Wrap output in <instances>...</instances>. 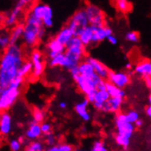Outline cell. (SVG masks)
<instances>
[{
  "label": "cell",
  "mask_w": 151,
  "mask_h": 151,
  "mask_svg": "<svg viewBox=\"0 0 151 151\" xmlns=\"http://www.w3.org/2000/svg\"><path fill=\"white\" fill-rule=\"evenodd\" d=\"M147 100H148V104H151V95L150 94L147 97Z\"/></svg>",
  "instance_id": "47"
},
{
  "label": "cell",
  "mask_w": 151,
  "mask_h": 151,
  "mask_svg": "<svg viewBox=\"0 0 151 151\" xmlns=\"http://www.w3.org/2000/svg\"><path fill=\"white\" fill-rule=\"evenodd\" d=\"M106 79H107V82L114 84L115 86L121 89H125L131 83V78L129 73L127 72H122V70H118V72L110 70Z\"/></svg>",
  "instance_id": "10"
},
{
  "label": "cell",
  "mask_w": 151,
  "mask_h": 151,
  "mask_svg": "<svg viewBox=\"0 0 151 151\" xmlns=\"http://www.w3.org/2000/svg\"><path fill=\"white\" fill-rule=\"evenodd\" d=\"M125 66H126V68H127V70H130V69L132 68V63H127Z\"/></svg>",
  "instance_id": "45"
},
{
  "label": "cell",
  "mask_w": 151,
  "mask_h": 151,
  "mask_svg": "<svg viewBox=\"0 0 151 151\" xmlns=\"http://www.w3.org/2000/svg\"><path fill=\"white\" fill-rule=\"evenodd\" d=\"M134 125H135L136 127H143L144 122H143V120H142L141 118H139V119H137V120L134 123Z\"/></svg>",
  "instance_id": "42"
},
{
  "label": "cell",
  "mask_w": 151,
  "mask_h": 151,
  "mask_svg": "<svg viewBox=\"0 0 151 151\" xmlns=\"http://www.w3.org/2000/svg\"><path fill=\"white\" fill-rule=\"evenodd\" d=\"M67 106H68V104H67V103L66 102H60V104H59V107H60V109H61V110H64V109H66L67 108Z\"/></svg>",
  "instance_id": "44"
},
{
  "label": "cell",
  "mask_w": 151,
  "mask_h": 151,
  "mask_svg": "<svg viewBox=\"0 0 151 151\" xmlns=\"http://www.w3.org/2000/svg\"><path fill=\"white\" fill-rule=\"evenodd\" d=\"M10 45V35L6 30L0 31V50H5Z\"/></svg>",
  "instance_id": "28"
},
{
  "label": "cell",
  "mask_w": 151,
  "mask_h": 151,
  "mask_svg": "<svg viewBox=\"0 0 151 151\" xmlns=\"http://www.w3.org/2000/svg\"><path fill=\"white\" fill-rule=\"evenodd\" d=\"M73 36H74V34L72 31V29H70L68 26H65L63 29H60V30H59V32L56 34V36L54 38L59 42L63 44V45L66 46Z\"/></svg>",
  "instance_id": "21"
},
{
  "label": "cell",
  "mask_w": 151,
  "mask_h": 151,
  "mask_svg": "<svg viewBox=\"0 0 151 151\" xmlns=\"http://www.w3.org/2000/svg\"><path fill=\"white\" fill-rule=\"evenodd\" d=\"M145 112H146V114L147 115V117H151V104H147V107L145 109Z\"/></svg>",
  "instance_id": "43"
},
{
  "label": "cell",
  "mask_w": 151,
  "mask_h": 151,
  "mask_svg": "<svg viewBox=\"0 0 151 151\" xmlns=\"http://www.w3.org/2000/svg\"><path fill=\"white\" fill-rule=\"evenodd\" d=\"M0 92H1V90H0Z\"/></svg>",
  "instance_id": "48"
},
{
  "label": "cell",
  "mask_w": 151,
  "mask_h": 151,
  "mask_svg": "<svg viewBox=\"0 0 151 151\" xmlns=\"http://www.w3.org/2000/svg\"><path fill=\"white\" fill-rule=\"evenodd\" d=\"M124 104L123 97H109L104 105L101 112L104 113H118Z\"/></svg>",
  "instance_id": "13"
},
{
  "label": "cell",
  "mask_w": 151,
  "mask_h": 151,
  "mask_svg": "<svg viewBox=\"0 0 151 151\" xmlns=\"http://www.w3.org/2000/svg\"><path fill=\"white\" fill-rule=\"evenodd\" d=\"M40 129H41L42 135L49 134V133H50L51 130H52V125L49 122H44L43 121L40 124Z\"/></svg>",
  "instance_id": "37"
},
{
  "label": "cell",
  "mask_w": 151,
  "mask_h": 151,
  "mask_svg": "<svg viewBox=\"0 0 151 151\" xmlns=\"http://www.w3.org/2000/svg\"><path fill=\"white\" fill-rule=\"evenodd\" d=\"M113 34V30L108 26H93V39H92V45H97L100 42L106 40L109 35Z\"/></svg>",
  "instance_id": "11"
},
{
  "label": "cell",
  "mask_w": 151,
  "mask_h": 151,
  "mask_svg": "<svg viewBox=\"0 0 151 151\" xmlns=\"http://www.w3.org/2000/svg\"><path fill=\"white\" fill-rule=\"evenodd\" d=\"M89 25L93 27H98L104 25V14L102 9L93 4H88L84 7Z\"/></svg>",
  "instance_id": "8"
},
{
  "label": "cell",
  "mask_w": 151,
  "mask_h": 151,
  "mask_svg": "<svg viewBox=\"0 0 151 151\" xmlns=\"http://www.w3.org/2000/svg\"><path fill=\"white\" fill-rule=\"evenodd\" d=\"M24 61V52L17 43L10 44L0 57V90L7 87L17 75Z\"/></svg>",
  "instance_id": "1"
},
{
  "label": "cell",
  "mask_w": 151,
  "mask_h": 151,
  "mask_svg": "<svg viewBox=\"0 0 151 151\" xmlns=\"http://www.w3.org/2000/svg\"><path fill=\"white\" fill-rule=\"evenodd\" d=\"M105 90L107 91L110 97L117 96V97H123V98H125V96H126V92L124 91V89H121L117 86H115L114 84L109 82H105Z\"/></svg>",
  "instance_id": "24"
},
{
  "label": "cell",
  "mask_w": 151,
  "mask_h": 151,
  "mask_svg": "<svg viewBox=\"0 0 151 151\" xmlns=\"http://www.w3.org/2000/svg\"><path fill=\"white\" fill-rule=\"evenodd\" d=\"M9 148L12 151H19L22 148V144L20 143V141L17 138L11 139L9 141Z\"/></svg>",
  "instance_id": "36"
},
{
  "label": "cell",
  "mask_w": 151,
  "mask_h": 151,
  "mask_svg": "<svg viewBox=\"0 0 151 151\" xmlns=\"http://www.w3.org/2000/svg\"><path fill=\"white\" fill-rule=\"evenodd\" d=\"M45 143L49 147L53 146L54 144H56V137H55V136L53 135L51 132L49 133V134L45 135Z\"/></svg>",
  "instance_id": "38"
},
{
  "label": "cell",
  "mask_w": 151,
  "mask_h": 151,
  "mask_svg": "<svg viewBox=\"0 0 151 151\" xmlns=\"http://www.w3.org/2000/svg\"><path fill=\"white\" fill-rule=\"evenodd\" d=\"M29 60L32 63V75L35 78H39L43 75L45 72V60L42 52L39 50H34L30 53Z\"/></svg>",
  "instance_id": "9"
},
{
  "label": "cell",
  "mask_w": 151,
  "mask_h": 151,
  "mask_svg": "<svg viewBox=\"0 0 151 151\" xmlns=\"http://www.w3.org/2000/svg\"><path fill=\"white\" fill-rule=\"evenodd\" d=\"M26 150L28 151H43L44 150V143L38 139L31 140L29 144L27 146Z\"/></svg>",
  "instance_id": "31"
},
{
  "label": "cell",
  "mask_w": 151,
  "mask_h": 151,
  "mask_svg": "<svg viewBox=\"0 0 151 151\" xmlns=\"http://www.w3.org/2000/svg\"><path fill=\"white\" fill-rule=\"evenodd\" d=\"M75 84L77 85L79 91L86 96V99L89 103L92 104L93 97L97 90H104L105 89V81L96 73L93 75H82L75 74L72 76Z\"/></svg>",
  "instance_id": "3"
},
{
  "label": "cell",
  "mask_w": 151,
  "mask_h": 151,
  "mask_svg": "<svg viewBox=\"0 0 151 151\" xmlns=\"http://www.w3.org/2000/svg\"><path fill=\"white\" fill-rule=\"evenodd\" d=\"M49 151H73V147L67 143H60V144H54L53 146H50L48 148Z\"/></svg>",
  "instance_id": "32"
},
{
  "label": "cell",
  "mask_w": 151,
  "mask_h": 151,
  "mask_svg": "<svg viewBox=\"0 0 151 151\" xmlns=\"http://www.w3.org/2000/svg\"><path fill=\"white\" fill-rule=\"evenodd\" d=\"M114 2L119 12L126 14L130 11L131 6L130 3L128 2V0H114Z\"/></svg>",
  "instance_id": "29"
},
{
  "label": "cell",
  "mask_w": 151,
  "mask_h": 151,
  "mask_svg": "<svg viewBox=\"0 0 151 151\" xmlns=\"http://www.w3.org/2000/svg\"><path fill=\"white\" fill-rule=\"evenodd\" d=\"M144 81H145V84L147 87V89H151V76H147L144 77Z\"/></svg>",
  "instance_id": "41"
},
{
  "label": "cell",
  "mask_w": 151,
  "mask_h": 151,
  "mask_svg": "<svg viewBox=\"0 0 151 151\" xmlns=\"http://www.w3.org/2000/svg\"><path fill=\"white\" fill-rule=\"evenodd\" d=\"M109 97H110V95L105 89H104V90H97L95 92V94L93 97V101L92 102L93 107L96 110L101 111L103 108V105L107 102Z\"/></svg>",
  "instance_id": "19"
},
{
  "label": "cell",
  "mask_w": 151,
  "mask_h": 151,
  "mask_svg": "<svg viewBox=\"0 0 151 151\" xmlns=\"http://www.w3.org/2000/svg\"><path fill=\"white\" fill-rule=\"evenodd\" d=\"M53 17H54V15H53V10L52 8L47 5L45 11H44V14L41 17V22L44 26L45 29H51L53 27Z\"/></svg>",
  "instance_id": "23"
},
{
  "label": "cell",
  "mask_w": 151,
  "mask_h": 151,
  "mask_svg": "<svg viewBox=\"0 0 151 151\" xmlns=\"http://www.w3.org/2000/svg\"><path fill=\"white\" fill-rule=\"evenodd\" d=\"M42 136L41 129H40V124L35 121H31L29 124V127L25 132V137L27 140L31 141L35 139H39Z\"/></svg>",
  "instance_id": "17"
},
{
  "label": "cell",
  "mask_w": 151,
  "mask_h": 151,
  "mask_svg": "<svg viewBox=\"0 0 151 151\" xmlns=\"http://www.w3.org/2000/svg\"><path fill=\"white\" fill-rule=\"evenodd\" d=\"M120 114L125 120H127L130 123H133V124H134L137 119L140 118L138 112H137L136 110H129L127 113H120Z\"/></svg>",
  "instance_id": "30"
},
{
  "label": "cell",
  "mask_w": 151,
  "mask_h": 151,
  "mask_svg": "<svg viewBox=\"0 0 151 151\" xmlns=\"http://www.w3.org/2000/svg\"><path fill=\"white\" fill-rule=\"evenodd\" d=\"M65 63H66V58H65L64 52L60 53V54L49 60V66L50 68H56V67L64 68Z\"/></svg>",
  "instance_id": "26"
},
{
  "label": "cell",
  "mask_w": 151,
  "mask_h": 151,
  "mask_svg": "<svg viewBox=\"0 0 151 151\" xmlns=\"http://www.w3.org/2000/svg\"><path fill=\"white\" fill-rule=\"evenodd\" d=\"M125 38L131 43H137L139 41V34L137 31H129L126 34Z\"/></svg>",
  "instance_id": "35"
},
{
  "label": "cell",
  "mask_w": 151,
  "mask_h": 151,
  "mask_svg": "<svg viewBox=\"0 0 151 151\" xmlns=\"http://www.w3.org/2000/svg\"><path fill=\"white\" fill-rule=\"evenodd\" d=\"M36 1H37V0H17V2L16 5L22 7V8H25L26 6L36 3Z\"/></svg>",
  "instance_id": "39"
},
{
  "label": "cell",
  "mask_w": 151,
  "mask_h": 151,
  "mask_svg": "<svg viewBox=\"0 0 151 151\" xmlns=\"http://www.w3.org/2000/svg\"><path fill=\"white\" fill-rule=\"evenodd\" d=\"M13 121L11 114L7 111L0 112V135L7 137L12 132Z\"/></svg>",
  "instance_id": "12"
},
{
  "label": "cell",
  "mask_w": 151,
  "mask_h": 151,
  "mask_svg": "<svg viewBox=\"0 0 151 151\" xmlns=\"http://www.w3.org/2000/svg\"><path fill=\"white\" fill-rule=\"evenodd\" d=\"M116 134L114 136V140L116 145L123 149H127L131 144V138L136 130V127L133 123H130L124 119L120 113L115 116L114 120Z\"/></svg>",
  "instance_id": "4"
},
{
  "label": "cell",
  "mask_w": 151,
  "mask_h": 151,
  "mask_svg": "<svg viewBox=\"0 0 151 151\" xmlns=\"http://www.w3.org/2000/svg\"><path fill=\"white\" fill-rule=\"evenodd\" d=\"M21 93L20 88L8 85L0 92V112L8 111L17 103Z\"/></svg>",
  "instance_id": "6"
},
{
  "label": "cell",
  "mask_w": 151,
  "mask_h": 151,
  "mask_svg": "<svg viewBox=\"0 0 151 151\" xmlns=\"http://www.w3.org/2000/svg\"><path fill=\"white\" fill-rule=\"evenodd\" d=\"M17 139H19V140L20 141V143H21L22 145H23V144L25 143V140H24V137H19L17 138Z\"/></svg>",
  "instance_id": "46"
},
{
  "label": "cell",
  "mask_w": 151,
  "mask_h": 151,
  "mask_svg": "<svg viewBox=\"0 0 151 151\" xmlns=\"http://www.w3.org/2000/svg\"><path fill=\"white\" fill-rule=\"evenodd\" d=\"M23 9L24 8L16 5L13 9L10 12H8L7 15L6 16L5 20H4L5 25L6 27H14L17 23V21H19V17H21Z\"/></svg>",
  "instance_id": "18"
},
{
  "label": "cell",
  "mask_w": 151,
  "mask_h": 151,
  "mask_svg": "<svg viewBox=\"0 0 151 151\" xmlns=\"http://www.w3.org/2000/svg\"><path fill=\"white\" fill-rule=\"evenodd\" d=\"M78 37L85 48L91 46L92 45V39H93V26L88 25L86 28L83 29L81 31V33L78 35Z\"/></svg>",
  "instance_id": "22"
},
{
  "label": "cell",
  "mask_w": 151,
  "mask_h": 151,
  "mask_svg": "<svg viewBox=\"0 0 151 151\" xmlns=\"http://www.w3.org/2000/svg\"><path fill=\"white\" fill-rule=\"evenodd\" d=\"M135 73L141 76V77H147L151 76V61L148 59H145L135 66Z\"/></svg>",
  "instance_id": "20"
},
{
  "label": "cell",
  "mask_w": 151,
  "mask_h": 151,
  "mask_svg": "<svg viewBox=\"0 0 151 151\" xmlns=\"http://www.w3.org/2000/svg\"><path fill=\"white\" fill-rule=\"evenodd\" d=\"M23 29H24V25L23 24H16L11 30L10 35V44H15L17 43L19 40H21L22 34H23Z\"/></svg>",
  "instance_id": "25"
},
{
  "label": "cell",
  "mask_w": 151,
  "mask_h": 151,
  "mask_svg": "<svg viewBox=\"0 0 151 151\" xmlns=\"http://www.w3.org/2000/svg\"><path fill=\"white\" fill-rule=\"evenodd\" d=\"M89 101L85 98L83 101L79 102L74 106V112L84 122H88L91 120V114L89 111Z\"/></svg>",
  "instance_id": "15"
},
{
  "label": "cell",
  "mask_w": 151,
  "mask_h": 151,
  "mask_svg": "<svg viewBox=\"0 0 151 151\" xmlns=\"http://www.w3.org/2000/svg\"><path fill=\"white\" fill-rule=\"evenodd\" d=\"M106 40H108V42L110 43V44H112V45H116V44L118 43V40H117V38L114 36V35H113V34H111V35H109V36L106 38Z\"/></svg>",
  "instance_id": "40"
},
{
  "label": "cell",
  "mask_w": 151,
  "mask_h": 151,
  "mask_svg": "<svg viewBox=\"0 0 151 151\" xmlns=\"http://www.w3.org/2000/svg\"><path fill=\"white\" fill-rule=\"evenodd\" d=\"M45 117H46V114L42 109L35 108L33 110V121L40 124L41 122L45 120Z\"/></svg>",
  "instance_id": "33"
},
{
  "label": "cell",
  "mask_w": 151,
  "mask_h": 151,
  "mask_svg": "<svg viewBox=\"0 0 151 151\" xmlns=\"http://www.w3.org/2000/svg\"><path fill=\"white\" fill-rule=\"evenodd\" d=\"M88 25H89L88 17H87L84 7H83L78 9L72 16L67 26L72 29L74 36H78V35L81 33V31L83 29H85Z\"/></svg>",
  "instance_id": "7"
},
{
  "label": "cell",
  "mask_w": 151,
  "mask_h": 151,
  "mask_svg": "<svg viewBox=\"0 0 151 151\" xmlns=\"http://www.w3.org/2000/svg\"><path fill=\"white\" fill-rule=\"evenodd\" d=\"M92 151H106L107 147L103 140H95L91 147Z\"/></svg>",
  "instance_id": "34"
},
{
  "label": "cell",
  "mask_w": 151,
  "mask_h": 151,
  "mask_svg": "<svg viewBox=\"0 0 151 151\" xmlns=\"http://www.w3.org/2000/svg\"><path fill=\"white\" fill-rule=\"evenodd\" d=\"M86 60L92 65V67L93 68L94 72L97 75H99L101 78H103L104 80L107 78L110 70L108 69V67H106V65H104L100 60H98L95 58H93V57H87Z\"/></svg>",
  "instance_id": "16"
},
{
  "label": "cell",
  "mask_w": 151,
  "mask_h": 151,
  "mask_svg": "<svg viewBox=\"0 0 151 151\" xmlns=\"http://www.w3.org/2000/svg\"><path fill=\"white\" fill-rule=\"evenodd\" d=\"M32 73V63L30 60H24L21 66L19 69V73L17 75L22 76V77H27L30 75Z\"/></svg>",
  "instance_id": "27"
},
{
  "label": "cell",
  "mask_w": 151,
  "mask_h": 151,
  "mask_svg": "<svg viewBox=\"0 0 151 151\" xmlns=\"http://www.w3.org/2000/svg\"><path fill=\"white\" fill-rule=\"evenodd\" d=\"M64 54L66 58L64 68L69 70L78 66V64L83 60L85 56V47L83 45L78 36H73L70 39L66 45Z\"/></svg>",
  "instance_id": "5"
},
{
  "label": "cell",
  "mask_w": 151,
  "mask_h": 151,
  "mask_svg": "<svg viewBox=\"0 0 151 151\" xmlns=\"http://www.w3.org/2000/svg\"><path fill=\"white\" fill-rule=\"evenodd\" d=\"M66 46L63 45L60 42H59L55 38L50 39L47 44H46V52L49 59H51L54 56L60 54V53H63L65 51Z\"/></svg>",
  "instance_id": "14"
},
{
  "label": "cell",
  "mask_w": 151,
  "mask_h": 151,
  "mask_svg": "<svg viewBox=\"0 0 151 151\" xmlns=\"http://www.w3.org/2000/svg\"><path fill=\"white\" fill-rule=\"evenodd\" d=\"M24 29L22 34V40L26 46L33 48L37 46L39 42L46 36V29L41 20L29 12L23 23Z\"/></svg>",
  "instance_id": "2"
}]
</instances>
